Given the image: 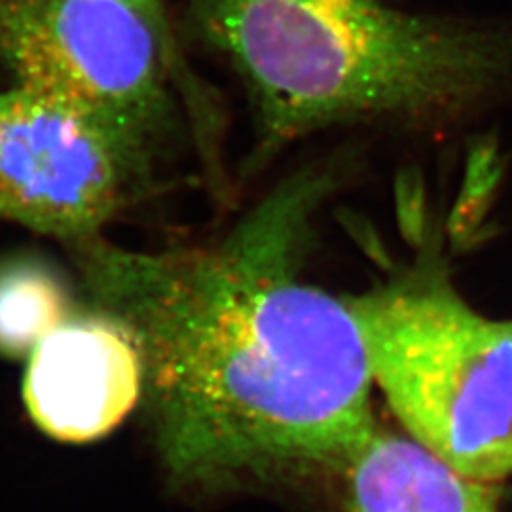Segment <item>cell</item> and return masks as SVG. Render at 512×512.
Segmentation results:
<instances>
[{"instance_id": "cell-1", "label": "cell", "mask_w": 512, "mask_h": 512, "mask_svg": "<svg viewBox=\"0 0 512 512\" xmlns=\"http://www.w3.org/2000/svg\"><path fill=\"white\" fill-rule=\"evenodd\" d=\"M357 150L294 169L205 243L74 245L82 304L120 323L143 363L160 467L226 494L338 475L376 427L365 342L344 296L306 277L321 207Z\"/></svg>"}, {"instance_id": "cell-2", "label": "cell", "mask_w": 512, "mask_h": 512, "mask_svg": "<svg viewBox=\"0 0 512 512\" xmlns=\"http://www.w3.org/2000/svg\"><path fill=\"white\" fill-rule=\"evenodd\" d=\"M183 31L245 90V175L325 129L450 128L512 82L511 27L385 0H188Z\"/></svg>"}, {"instance_id": "cell-3", "label": "cell", "mask_w": 512, "mask_h": 512, "mask_svg": "<svg viewBox=\"0 0 512 512\" xmlns=\"http://www.w3.org/2000/svg\"><path fill=\"white\" fill-rule=\"evenodd\" d=\"M0 61L16 86L156 169L184 137L219 169V112L167 10L141 0H0Z\"/></svg>"}, {"instance_id": "cell-4", "label": "cell", "mask_w": 512, "mask_h": 512, "mask_svg": "<svg viewBox=\"0 0 512 512\" xmlns=\"http://www.w3.org/2000/svg\"><path fill=\"white\" fill-rule=\"evenodd\" d=\"M344 300L404 433L461 475L511 476L512 319L476 311L435 268Z\"/></svg>"}, {"instance_id": "cell-5", "label": "cell", "mask_w": 512, "mask_h": 512, "mask_svg": "<svg viewBox=\"0 0 512 512\" xmlns=\"http://www.w3.org/2000/svg\"><path fill=\"white\" fill-rule=\"evenodd\" d=\"M156 171L54 101L16 84L0 90V220L88 243L145 198Z\"/></svg>"}, {"instance_id": "cell-6", "label": "cell", "mask_w": 512, "mask_h": 512, "mask_svg": "<svg viewBox=\"0 0 512 512\" xmlns=\"http://www.w3.org/2000/svg\"><path fill=\"white\" fill-rule=\"evenodd\" d=\"M143 397V363L126 329L82 308L27 359L23 403L38 429L84 444L112 433Z\"/></svg>"}, {"instance_id": "cell-7", "label": "cell", "mask_w": 512, "mask_h": 512, "mask_svg": "<svg viewBox=\"0 0 512 512\" xmlns=\"http://www.w3.org/2000/svg\"><path fill=\"white\" fill-rule=\"evenodd\" d=\"M336 476L348 512H503L492 482L461 475L418 440L378 423Z\"/></svg>"}, {"instance_id": "cell-8", "label": "cell", "mask_w": 512, "mask_h": 512, "mask_svg": "<svg viewBox=\"0 0 512 512\" xmlns=\"http://www.w3.org/2000/svg\"><path fill=\"white\" fill-rule=\"evenodd\" d=\"M80 308L82 300L52 260L37 253L0 258V357L29 359Z\"/></svg>"}, {"instance_id": "cell-9", "label": "cell", "mask_w": 512, "mask_h": 512, "mask_svg": "<svg viewBox=\"0 0 512 512\" xmlns=\"http://www.w3.org/2000/svg\"><path fill=\"white\" fill-rule=\"evenodd\" d=\"M141 2H145V4H150V6H154V8H160V10H165L164 0H141Z\"/></svg>"}]
</instances>
